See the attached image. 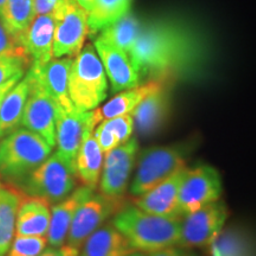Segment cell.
<instances>
[{
  "label": "cell",
  "mask_w": 256,
  "mask_h": 256,
  "mask_svg": "<svg viewBox=\"0 0 256 256\" xmlns=\"http://www.w3.org/2000/svg\"><path fill=\"white\" fill-rule=\"evenodd\" d=\"M142 28V22L136 17L132 12H128L126 16L108 25L100 32L101 40L119 48L124 52L130 54L136 44Z\"/></svg>",
  "instance_id": "4316f807"
},
{
  "label": "cell",
  "mask_w": 256,
  "mask_h": 256,
  "mask_svg": "<svg viewBox=\"0 0 256 256\" xmlns=\"http://www.w3.org/2000/svg\"><path fill=\"white\" fill-rule=\"evenodd\" d=\"M110 132L115 134V136L119 140L120 145L127 142L133 136L134 132V121L130 114L121 115V116L112 118V119H107L101 121Z\"/></svg>",
  "instance_id": "1f68e13d"
},
{
  "label": "cell",
  "mask_w": 256,
  "mask_h": 256,
  "mask_svg": "<svg viewBox=\"0 0 256 256\" xmlns=\"http://www.w3.org/2000/svg\"><path fill=\"white\" fill-rule=\"evenodd\" d=\"M124 256H148L147 254H145V252H136V250H133L130 252H128V254H126Z\"/></svg>",
  "instance_id": "ab89813d"
},
{
  "label": "cell",
  "mask_w": 256,
  "mask_h": 256,
  "mask_svg": "<svg viewBox=\"0 0 256 256\" xmlns=\"http://www.w3.org/2000/svg\"><path fill=\"white\" fill-rule=\"evenodd\" d=\"M31 89L20 126L43 138L49 146H56V118L58 106L28 70Z\"/></svg>",
  "instance_id": "7c38bea8"
},
{
  "label": "cell",
  "mask_w": 256,
  "mask_h": 256,
  "mask_svg": "<svg viewBox=\"0 0 256 256\" xmlns=\"http://www.w3.org/2000/svg\"><path fill=\"white\" fill-rule=\"evenodd\" d=\"M188 168L182 170L165 179L152 190L146 192L142 196L138 197L134 206L146 212L156 216L179 217L178 216V196L179 188ZM182 218V217H179Z\"/></svg>",
  "instance_id": "e0dca14e"
},
{
  "label": "cell",
  "mask_w": 256,
  "mask_h": 256,
  "mask_svg": "<svg viewBox=\"0 0 256 256\" xmlns=\"http://www.w3.org/2000/svg\"><path fill=\"white\" fill-rule=\"evenodd\" d=\"M54 58H75L89 36L88 14L76 0H60L55 12Z\"/></svg>",
  "instance_id": "ba28073f"
},
{
  "label": "cell",
  "mask_w": 256,
  "mask_h": 256,
  "mask_svg": "<svg viewBox=\"0 0 256 256\" xmlns=\"http://www.w3.org/2000/svg\"><path fill=\"white\" fill-rule=\"evenodd\" d=\"M38 256H66L62 248H46Z\"/></svg>",
  "instance_id": "74e56055"
},
{
  "label": "cell",
  "mask_w": 256,
  "mask_h": 256,
  "mask_svg": "<svg viewBox=\"0 0 256 256\" xmlns=\"http://www.w3.org/2000/svg\"><path fill=\"white\" fill-rule=\"evenodd\" d=\"M2 180H0V188H2Z\"/></svg>",
  "instance_id": "7bdbcfd3"
},
{
  "label": "cell",
  "mask_w": 256,
  "mask_h": 256,
  "mask_svg": "<svg viewBox=\"0 0 256 256\" xmlns=\"http://www.w3.org/2000/svg\"><path fill=\"white\" fill-rule=\"evenodd\" d=\"M23 183L25 194L43 198L52 206L72 194L78 179L75 165L55 152L23 179Z\"/></svg>",
  "instance_id": "5b68a950"
},
{
  "label": "cell",
  "mask_w": 256,
  "mask_h": 256,
  "mask_svg": "<svg viewBox=\"0 0 256 256\" xmlns=\"http://www.w3.org/2000/svg\"><path fill=\"white\" fill-rule=\"evenodd\" d=\"M30 58L24 54L0 56V86L16 76H24Z\"/></svg>",
  "instance_id": "4dcf8cb0"
},
{
  "label": "cell",
  "mask_w": 256,
  "mask_h": 256,
  "mask_svg": "<svg viewBox=\"0 0 256 256\" xmlns=\"http://www.w3.org/2000/svg\"><path fill=\"white\" fill-rule=\"evenodd\" d=\"M171 92L168 83H162L132 112L134 130L144 138L153 136L166 126L171 116Z\"/></svg>",
  "instance_id": "5bb4252c"
},
{
  "label": "cell",
  "mask_w": 256,
  "mask_h": 256,
  "mask_svg": "<svg viewBox=\"0 0 256 256\" xmlns=\"http://www.w3.org/2000/svg\"><path fill=\"white\" fill-rule=\"evenodd\" d=\"M133 252L122 234L112 220L92 234L82 246L78 256H124Z\"/></svg>",
  "instance_id": "44dd1931"
},
{
  "label": "cell",
  "mask_w": 256,
  "mask_h": 256,
  "mask_svg": "<svg viewBox=\"0 0 256 256\" xmlns=\"http://www.w3.org/2000/svg\"><path fill=\"white\" fill-rule=\"evenodd\" d=\"M23 194L10 185L0 188V256L8 254L16 235V220Z\"/></svg>",
  "instance_id": "d4e9b609"
},
{
  "label": "cell",
  "mask_w": 256,
  "mask_h": 256,
  "mask_svg": "<svg viewBox=\"0 0 256 256\" xmlns=\"http://www.w3.org/2000/svg\"><path fill=\"white\" fill-rule=\"evenodd\" d=\"M22 78H23V76H16V78H11L10 81L4 83L2 86H0V104H2V102L4 100L6 94H8V92L11 90V89L14 88Z\"/></svg>",
  "instance_id": "d590c367"
},
{
  "label": "cell",
  "mask_w": 256,
  "mask_h": 256,
  "mask_svg": "<svg viewBox=\"0 0 256 256\" xmlns=\"http://www.w3.org/2000/svg\"><path fill=\"white\" fill-rule=\"evenodd\" d=\"M5 4H6V0H0V16H2V11H4Z\"/></svg>",
  "instance_id": "b9f144b4"
},
{
  "label": "cell",
  "mask_w": 256,
  "mask_h": 256,
  "mask_svg": "<svg viewBox=\"0 0 256 256\" xmlns=\"http://www.w3.org/2000/svg\"><path fill=\"white\" fill-rule=\"evenodd\" d=\"M104 153L94 136V130L89 132L80 146L75 159V168L78 182L82 185L96 190L100 182Z\"/></svg>",
  "instance_id": "cb8c5ba5"
},
{
  "label": "cell",
  "mask_w": 256,
  "mask_h": 256,
  "mask_svg": "<svg viewBox=\"0 0 256 256\" xmlns=\"http://www.w3.org/2000/svg\"><path fill=\"white\" fill-rule=\"evenodd\" d=\"M124 206V200L106 197L94 194L89 197L75 214L66 242L62 246L66 256H78L82 246L92 232L110 220L118 211Z\"/></svg>",
  "instance_id": "52a82bcc"
},
{
  "label": "cell",
  "mask_w": 256,
  "mask_h": 256,
  "mask_svg": "<svg viewBox=\"0 0 256 256\" xmlns=\"http://www.w3.org/2000/svg\"><path fill=\"white\" fill-rule=\"evenodd\" d=\"M180 256H200V255H197V254H194V252H182V254H180Z\"/></svg>",
  "instance_id": "60d3db41"
},
{
  "label": "cell",
  "mask_w": 256,
  "mask_h": 256,
  "mask_svg": "<svg viewBox=\"0 0 256 256\" xmlns=\"http://www.w3.org/2000/svg\"><path fill=\"white\" fill-rule=\"evenodd\" d=\"M94 136L104 154L106 153L110 152L112 150L115 148V147L120 146L119 140L115 136V134L113 132H110V130L102 122H100L95 127Z\"/></svg>",
  "instance_id": "d6a6232c"
},
{
  "label": "cell",
  "mask_w": 256,
  "mask_h": 256,
  "mask_svg": "<svg viewBox=\"0 0 256 256\" xmlns=\"http://www.w3.org/2000/svg\"><path fill=\"white\" fill-rule=\"evenodd\" d=\"M229 210L220 200L200 208L182 218L178 248L194 249L210 247L222 232Z\"/></svg>",
  "instance_id": "9c48e42d"
},
{
  "label": "cell",
  "mask_w": 256,
  "mask_h": 256,
  "mask_svg": "<svg viewBox=\"0 0 256 256\" xmlns=\"http://www.w3.org/2000/svg\"><path fill=\"white\" fill-rule=\"evenodd\" d=\"M212 256H252V242L242 230H222L210 246Z\"/></svg>",
  "instance_id": "f1b7e54d"
},
{
  "label": "cell",
  "mask_w": 256,
  "mask_h": 256,
  "mask_svg": "<svg viewBox=\"0 0 256 256\" xmlns=\"http://www.w3.org/2000/svg\"><path fill=\"white\" fill-rule=\"evenodd\" d=\"M128 56L142 83H168L196 76L206 63L208 49L194 28L165 18L142 23Z\"/></svg>",
  "instance_id": "6da1fadb"
},
{
  "label": "cell",
  "mask_w": 256,
  "mask_h": 256,
  "mask_svg": "<svg viewBox=\"0 0 256 256\" xmlns=\"http://www.w3.org/2000/svg\"><path fill=\"white\" fill-rule=\"evenodd\" d=\"M34 17V0H6L0 20L19 46V42Z\"/></svg>",
  "instance_id": "484cf974"
},
{
  "label": "cell",
  "mask_w": 256,
  "mask_h": 256,
  "mask_svg": "<svg viewBox=\"0 0 256 256\" xmlns=\"http://www.w3.org/2000/svg\"><path fill=\"white\" fill-rule=\"evenodd\" d=\"M60 0H34V11H36V16L40 14H51L60 4Z\"/></svg>",
  "instance_id": "e575fe53"
},
{
  "label": "cell",
  "mask_w": 256,
  "mask_h": 256,
  "mask_svg": "<svg viewBox=\"0 0 256 256\" xmlns=\"http://www.w3.org/2000/svg\"><path fill=\"white\" fill-rule=\"evenodd\" d=\"M98 124L94 110H63L58 108L56 118V152L75 165L80 146L86 136L92 132Z\"/></svg>",
  "instance_id": "4fadbf2b"
},
{
  "label": "cell",
  "mask_w": 256,
  "mask_h": 256,
  "mask_svg": "<svg viewBox=\"0 0 256 256\" xmlns=\"http://www.w3.org/2000/svg\"><path fill=\"white\" fill-rule=\"evenodd\" d=\"M136 159V171L130 184V194L136 198L185 168L186 150L184 146H153L144 150Z\"/></svg>",
  "instance_id": "8992f818"
},
{
  "label": "cell",
  "mask_w": 256,
  "mask_h": 256,
  "mask_svg": "<svg viewBox=\"0 0 256 256\" xmlns=\"http://www.w3.org/2000/svg\"><path fill=\"white\" fill-rule=\"evenodd\" d=\"M52 147L36 133L17 128L0 140V174L23 180L52 153Z\"/></svg>",
  "instance_id": "277c9868"
},
{
  "label": "cell",
  "mask_w": 256,
  "mask_h": 256,
  "mask_svg": "<svg viewBox=\"0 0 256 256\" xmlns=\"http://www.w3.org/2000/svg\"><path fill=\"white\" fill-rule=\"evenodd\" d=\"M94 48L104 66L107 78L110 81L112 92L116 94L142 84L127 52L107 43L100 37L95 40Z\"/></svg>",
  "instance_id": "9a60e30c"
},
{
  "label": "cell",
  "mask_w": 256,
  "mask_h": 256,
  "mask_svg": "<svg viewBox=\"0 0 256 256\" xmlns=\"http://www.w3.org/2000/svg\"><path fill=\"white\" fill-rule=\"evenodd\" d=\"M72 60L69 57L52 58L46 66H40L31 64L28 69L42 87L54 98L58 108L63 110H76L70 100L68 90L69 72Z\"/></svg>",
  "instance_id": "2e32d148"
},
{
  "label": "cell",
  "mask_w": 256,
  "mask_h": 256,
  "mask_svg": "<svg viewBox=\"0 0 256 256\" xmlns=\"http://www.w3.org/2000/svg\"><path fill=\"white\" fill-rule=\"evenodd\" d=\"M112 222L133 250L150 254L178 247L182 226L179 217L156 216L136 206H124L113 216Z\"/></svg>",
  "instance_id": "7a4b0ae2"
},
{
  "label": "cell",
  "mask_w": 256,
  "mask_h": 256,
  "mask_svg": "<svg viewBox=\"0 0 256 256\" xmlns=\"http://www.w3.org/2000/svg\"><path fill=\"white\" fill-rule=\"evenodd\" d=\"M76 2H78L87 14H89V12L92 11V6L95 4V0H76Z\"/></svg>",
  "instance_id": "f35d334b"
},
{
  "label": "cell",
  "mask_w": 256,
  "mask_h": 256,
  "mask_svg": "<svg viewBox=\"0 0 256 256\" xmlns=\"http://www.w3.org/2000/svg\"><path fill=\"white\" fill-rule=\"evenodd\" d=\"M182 252H183V249H180L178 247H171V248L162 249V250L150 252V254H147V255L148 256H180Z\"/></svg>",
  "instance_id": "8d00e7d4"
},
{
  "label": "cell",
  "mask_w": 256,
  "mask_h": 256,
  "mask_svg": "<svg viewBox=\"0 0 256 256\" xmlns=\"http://www.w3.org/2000/svg\"><path fill=\"white\" fill-rule=\"evenodd\" d=\"M55 19L51 14H40L34 18L19 46L34 66H46L54 58Z\"/></svg>",
  "instance_id": "d6986e66"
},
{
  "label": "cell",
  "mask_w": 256,
  "mask_h": 256,
  "mask_svg": "<svg viewBox=\"0 0 256 256\" xmlns=\"http://www.w3.org/2000/svg\"><path fill=\"white\" fill-rule=\"evenodd\" d=\"M51 220V204L40 197L23 194L17 211L16 236L46 238Z\"/></svg>",
  "instance_id": "ffe728a7"
},
{
  "label": "cell",
  "mask_w": 256,
  "mask_h": 256,
  "mask_svg": "<svg viewBox=\"0 0 256 256\" xmlns=\"http://www.w3.org/2000/svg\"><path fill=\"white\" fill-rule=\"evenodd\" d=\"M222 196V178L217 168L198 165L188 168L178 196V216L183 218L200 208L220 200Z\"/></svg>",
  "instance_id": "30bf717a"
},
{
  "label": "cell",
  "mask_w": 256,
  "mask_h": 256,
  "mask_svg": "<svg viewBox=\"0 0 256 256\" xmlns=\"http://www.w3.org/2000/svg\"><path fill=\"white\" fill-rule=\"evenodd\" d=\"M46 238L16 236L5 256H38L46 248Z\"/></svg>",
  "instance_id": "f546056e"
},
{
  "label": "cell",
  "mask_w": 256,
  "mask_h": 256,
  "mask_svg": "<svg viewBox=\"0 0 256 256\" xmlns=\"http://www.w3.org/2000/svg\"><path fill=\"white\" fill-rule=\"evenodd\" d=\"M30 89L31 80L26 72L6 94L0 104V140L20 126Z\"/></svg>",
  "instance_id": "603a6c76"
},
{
  "label": "cell",
  "mask_w": 256,
  "mask_h": 256,
  "mask_svg": "<svg viewBox=\"0 0 256 256\" xmlns=\"http://www.w3.org/2000/svg\"><path fill=\"white\" fill-rule=\"evenodd\" d=\"M94 194V188L81 185L76 188L66 200L51 206V220L46 234V241L50 247H62L78 208Z\"/></svg>",
  "instance_id": "ac0fdd59"
},
{
  "label": "cell",
  "mask_w": 256,
  "mask_h": 256,
  "mask_svg": "<svg viewBox=\"0 0 256 256\" xmlns=\"http://www.w3.org/2000/svg\"><path fill=\"white\" fill-rule=\"evenodd\" d=\"M19 54L26 55L25 51L18 46L17 42L12 38L11 34L5 28L4 24L0 20V56L19 55Z\"/></svg>",
  "instance_id": "836d02e7"
},
{
  "label": "cell",
  "mask_w": 256,
  "mask_h": 256,
  "mask_svg": "<svg viewBox=\"0 0 256 256\" xmlns=\"http://www.w3.org/2000/svg\"><path fill=\"white\" fill-rule=\"evenodd\" d=\"M69 98L80 112L94 110L108 96V78L95 48L83 46L72 60L68 82Z\"/></svg>",
  "instance_id": "3957f363"
},
{
  "label": "cell",
  "mask_w": 256,
  "mask_h": 256,
  "mask_svg": "<svg viewBox=\"0 0 256 256\" xmlns=\"http://www.w3.org/2000/svg\"><path fill=\"white\" fill-rule=\"evenodd\" d=\"M138 148V139L132 136L127 142L106 153L98 186L104 196L124 200L136 164Z\"/></svg>",
  "instance_id": "8fae6325"
},
{
  "label": "cell",
  "mask_w": 256,
  "mask_h": 256,
  "mask_svg": "<svg viewBox=\"0 0 256 256\" xmlns=\"http://www.w3.org/2000/svg\"><path fill=\"white\" fill-rule=\"evenodd\" d=\"M132 8V0H95L88 14L89 34L95 36L104 28L119 20Z\"/></svg>",
  "instance_id": "83f0119b"
},
{
  "label": "cell",
  "mask_w": 256,
  "mask_h": 256,
  "mask_svg": "<svg viewBox=\"0 0 256 256\" xmlns=\"http://www.w3.org/2000/svg\"><path fill=\"white\" fill-rule=\"evenodd\" d=\"M162 83L164 82L148 81L134 88L118 92V95L110 98L107 104L94 110L96 120L100 124L101 121L112 119V118L132 114V112L142 104L144 98L152 92H154L156 89H158Z\"/></svg>",
  "instance_id": "7402d4cb"
}]
</instances>
